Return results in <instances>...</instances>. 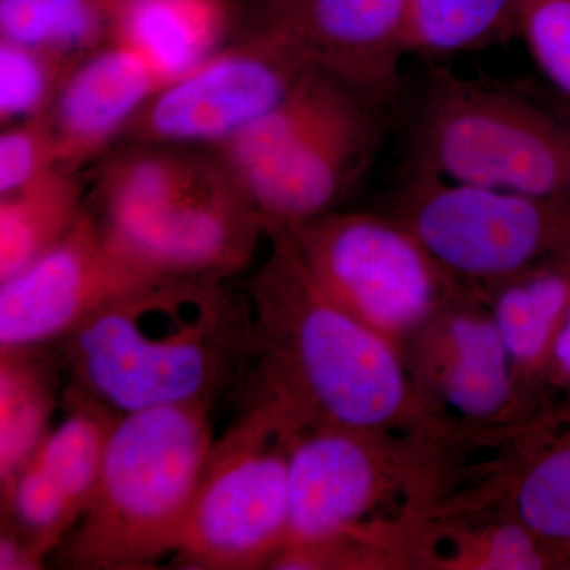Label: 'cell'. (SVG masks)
<instances>
[{"mask_svg": "<svg viewBox=\"0 0 570 570\" xmlns=\"http://www.w3.org/2000/svg\"><path fill=\"white\" fill-rule=\"evenodd\" d=\"M78 62L59 52L0 39V121L10 126L50 110Z\"/></svg>", "mask_w": 570, "mask_h": 570, "instance_id": "484cf974", "label": "cell"}, {"mask_svg": "<svg viewBox=\"0 0 570 570\" xmlns=\"http://www.w3.org/2000/svg\"><path fill=\"white\" fill-rule=\"evenodd\" d=\"M242 414L214 439L175 562L198 570L265 569L288 523V456L303 420L247 379Z\"/></svg>", "mask_w": 570, "mask_h": 570, "instance_id": "8992f818", "label": "cell"}, {"mask_svg": "<svg viewBox=\"0 0 570 570\" xmlns=\"http://www.w3.org/2000/svg\"><path fill=\"white\" fill-rule=\"evenodd\" d=\"M517 39L551 92L570 105V0H524Z\"/></svg>", "mask_w": 570, "mask_h": 570, "instance_id": "4316f807", "label": "cell"}, {"mask_svg": "<svg viewBox=\"0 0 570 570\" xmlns=\"http://www.w3.org/2000/svg\"><path fill=\"white\" fill-rule=\"evenodd\" d=\"M213 406L124 414L91 501L55 551L71 570H146L175 554L213 448Z\"/></svg>", "mask_w": 570, "mask_h": 570, "instance_id": "277c9868", "label": "cell"}, {"mask_svg": "<svg viewBox=\"0 0 570 570\" xmlns=\"http://www.w3.org/2000/svg\"><path fill=\"white\" fill-rule=\"evenodd\" d=\"M47 554L31 540L14 530L10 524L2 523L0 532V570H37L43 569Z\"/></svg>", "mask_w": 570, "mask_h": 570, "instance_id": "f1b7e54d", "label": "cell"}, {"mask_svg": "<svg viewBox=\"0 0 570 570\" xmlns=\"http://www.w3.org/2000/svg\"><path fill=\"white\" fill-rule=\"evenodd\" d=\"M63 373L56 344L0 348V489L39 449L59 404Z\"/></svg>", "mask_w": 570, "mask_h": 570, "instance_id": "d6986e66", "label": "cell"}, {"mask_svg": "<svg viewBox=\"0 0 570 570\" xmlns=\"http://www.w3.org/2000/svg\"><path fill=\"white\" fill-rule=\"evenodd\" d=\"M547 396L570 400V305L551 352L547 373Z\"/></svg>", "mask_w": 570, "mask_h": 570, "instance_id": "f546056e", "label": "cell"}, {"mask_svg": "<svg viewBox=\"0 0 570 570\" xmlns=\"http://www.w3.org/2000/svg\"><path fill=\"white\" fill-rule=\"evenodd\" d=\"M392 111L335 75L306 67L217 156L269 230L292 227L340 208L373 167Z\"/></svg>", "mask_w": 570, "mask_h": 570, "instance_id": "3957f363", "label": "cell"}, {"mask_svg": "<svg viewBox=\"0 0 570 570\" xmlns=\"http://www.w3.org/2000/svg\"><path fill=\"white\" fill-rule=\"evenodd\" d=\"M163 86L151 63L122 41L108 39L86 55L48 110L63 167L71 170L121 137Z\"/></svg>", "mask_w": 570, "mask_h": 570, "instance_id": "9a60e30c", "label": "cell"}, {"mask_svg": "<svg viewBox=\"0 0 570 570\" xmlns=\"http://www.w3.org/2000/svg\"><path fill=\"white\" fill-rule=\"evenodd\" d=\"M409 535L407 564L453 570H542L562 569L561 561L520 521L510 517L471 521L456 527L420 530Z\"/></svg>", "mask_w": 570, "mask_h": 570, "instance_id": "7402d4cb", "label": "cell"}, {"mask_svg": "<svg viewBox=\"0 0 570 570\" xmlns=\"http://www.w3.org/2000/svg\"><path fill=\"white\" fill-rule=\"evenodd\" d=\"M61 167V148L48 111L10 124L0 135V195L22 189Z\"/></svg>", "mask_w": 570, "mask_h": 570, "instance_id": "83f0119b", "label": "cell"}, {"mask_svg": "<svg viewBox=\"0 0 570 570\" xmlns=\"http://www.w3.org/2000/svg\"><path fill=\"white\" fill-rule=\"evenodd\" d=\"M66 415L31 456L80 519L99 482L112 430L121 415L73 387L63 390Z\"/></svg>", "mask_w": 570, "mask_h": 570, "instance_id": "603a6c76", "label": "cell"}, {"mask_svg": "<svg viewBox=\"0 0 570 570\" xmlns=\"http://www.w3.org/2000/svg\"><path fill=\"white\" fill-rule=\"evenodd\" d=\"M269 225L219 156L132 234L116 239L160 276L225 281L245 269Z\"/></svg>", "mask_w": 570, "mask_h": 570, "instance_id": "4fadbf2b", "label": "cell"}, {"mask_svg": "<svg viewBox=\"0 0 570 570\" xmlns=\"http://www.w3.org/2000/svg\"><path fill=\"white\" fill-rule=\"evenodd\" d=\"M118 0H0V39L81 61L110 39Z\"/></svg>", "mask_w": 570, "mask_h": 570, "instance_id": "d4e9b609", "label": "cell"}, {"mask_svg": "<svg viewBox=\"0 0 570 570\" xmlns=\"http://www.w3.org/2000/svg\"><path fill=\"white\" fill-rule=\"evenodd\" d=\"M266 239L268 254L245 287L255 335L250 381L306 426L431 433L403 348L330 296L285 228Z\"/></svg>", "mask_w": 570, "mask_h": 570, "instance_id": "6da1fadb", "label": "cell"}, {"mask_svg": "<svg viewBox=\"0 0 570 570\" xmlns=\"http://www.w3.org/2000/svg\"><path fill=\"white\" fill-rule=\"evenodd\" d=\"M227 26L224 0H118L110 39L140 52L167 85L219 50Z\"/></svg>", "mask_w": 570, "mask_h": 570, "instance_id": "ac0fdd59", "label": "cell"}, {"mask_svg": "<svg viewBox=\"0 0 570 570\" xmlns=\"http://www.w3.org/2000/svg\"><path fill=\"white\" fill-rule=\"evenodd\" d=\"M157 277L86 206L61 243L0 283V348L61 343L105 306Z\"/></svg>", "mask_w": 570, "mask_h": 570, "instance_id": "7c38bea8", "label": "cell"}, {"mask_svg": "<svg viewBox=\"0 0 570 570\" xmlns=\"http://www.w3.org/2000/svg\"><path fill=\"white\" fill-rule=\"evenodd\" d=\"M69 387L119 415L209 404L255 365L253 313L224 281L163 276L134 288L56 344Z\"/></svg>", "mask_w": 570, "mask_h": 570, "instance_id": "7a4b0ae2", "label": "cell"}, {"mask_svg": "<svg viewBox=\"0 0 570 570\" xmlns=\"http://www.w3.org/2000/svg\"><path fill=\"white\" fill-rule=\"evenodd\" d=\"M85 209L81 184L70 168L0 195V283L61 243Z\"/></svg>", "mask_w": 570, "mask_h": 570, "instance_id": "44dd1931", "label": "cell"}, {"mask_svg": "<svg viewBox=\"0 0 570 570\" xmlns=\"http://www.w3.org/2000/svg\"><path fill=\"white\" fill-rule=\"evenodd\" d=\"M524 0H409V56L448 58L519 37Z\"/></svg>", "mask_w": 570, "mask_h": 570, "instance_id": "cb8c5ba5", "label": "cell"}, {"mask_svg": "<svg viewBox=\"0 0 570 570\" xmlns=\"http://www.w3.org/2000/svg\"><path fill=\"white\" fill-rule=\"evenodd\" d=\"M521 438L502 515L520 521L570 569V400L549 401Z\"/></svg>", "mask_w": 570, "mask_h": 570, "instance_id": "2e32d148", "label": "cell"}, {"mask_svg": "<svg viewBox=\"0 0 570 570\" xmlns=\"http://www.w3.org/2000/svg\"><path fill=\"white\" fill-rule=\"evenodd\" d=\"M409 0H273L264 6L269 26L306 67L395 108L407 51Z\"/></svg>", "mask_w": 570, "mask_h": 570, "instance_id": "5bb4252c", "label": "cell"}, {"mask_svg": "<svg viewBox=\"0 0 570 570\" xmlns=\"http://www.w3.org/2000/svg\"><path fill=\"white\" fill-rule=\"evenodd\" d=\"M453 279L482 296L546 258L570 253V200L409 170L390 213Z\"/></svg>", "mask_w": 570, "mask_h": 570, "instance_id": "ba28073f", "label": "cell"}, {"mask_svg": "<svg viewBox=\"0 0 570 570\" xmlns=\"http://www.w3.org/2000/svg\"><path fill=\"white\" fill-rule=\"evenodd\" d=\"M285 230L330 296L403 352L469 292L393 214L337 208Z\"/></svg>", "mask_w": 570, "mask_h": 570, "instance_id": "52a82bcc", "label": "cell"}, {"mask_svg": "<svg viewBox=\"0 0 570 570\" xmlns=\"http://www.w3.org/2000/svg\"><path fill=\"white\" fill-rule=\"evenodd\" d=\"M205 156L181 146L138 145L105 167L91 209L112 238L132 234L181 193Z\"/></svg>", "mask_w": 570, "mask_h": 570, "instance_id": "ffe728a7", "label": "cell"}, {"mask_svg": "<svg viewBox=\"0 0 570 570\" xmlns=\"http://www.w3.org/2000/svg\"><path fill=\"white\" fill-rule=\"evenodd\" d=\"M523 387L547 401L551 352L570 305V253L553 255L483 295Z\"/></svg>", "mask_w": 570, "mask_h": 570, "instance_id": "e0dca14e", "label": "cell"}, {"mask_svg": "<svg viewBox=\"0 0 570 570\" xmlns=\"http://www.w3.org/2000/svg\"><path fill=\"white\" fill-rule=\"evenodd\" d=\"M409 170L570 200V105L436 71L409 124Z\"/></svg>", "mask_w": 570, "mask_h": 570, "instance_id": "5b68a950", "label": "cell"}, {"mask_svg": "<svg viewBox=\"0 0 570 570\" xmlns=\"http://www.w3.org/2000/svg\"><path fill=\"white\" fill-rule=\"evenodd\" d=\"M273 2V0H262V6H266V3Z\"/></svg>", "mask_w": 570, "mask_h": 570, "instance_id": "4dcf8cb0", "label": "cell"}, {"mask_svg": "<svg viewBox=\"0 0 570 570\" xmlns=\"http://www.w3.org/2000/svg\"><path fill=\"white\" fill-rule=\"evenodd\" d=\"M420 401L434 433L459 423L472 430L521 423L542 407L521 384L482 296L464 292L409 343Z\"/></svg>", "mask_w": 570, "mask_h": 570, "instance_id": "8fae6325", "label": "cell"}, {"mask_svg": "<svg viewBox=\"0 0 570 570\" xmlns=\"http://www.w3.org/2000/svg\"><path fill=\"white\" fill-rule=\"evenodd\" d=\"M396 434L313 425L288 456V523L283 547L352 538L387 547L400 534L381 513L423 480L419 445ZM281 547V549H283Z\"/></svg>", "mask_w": 570, "mask_h": 570, "instance_id": "9c48e42d", "label": "cell"}, {"mask_svg": "<svg viewBox=\"0 0 570 570\" xmlns=\"http://www.w3.org/2000/svg\"><path fill=\"white\" fill-rule=\"evenodd\" d=\"M305 62L269 26L163 86L124 130L135 145L220 148L287 94Z\"/></svg>", "mask_w": 570, "mask_h": 570, "instance_id": "30bf717a", "label": "cell"}]
</instances>
